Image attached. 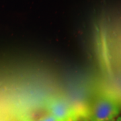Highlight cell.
<instances>
[{
  "instance_id": "obj_1",
  "label": "cell",
  "mask_w": 121,
  "mask_h": 121,
  "mask_svg": "<svg viewBox=\"0 0 121 121\" xmlns=\"http://www.w3.org/2000/svg\"><path fill=\"white\" fill-rule=\"evenodd\" d=\"M119 104L106 95L96 97L90 104L85 115L86 121H106L116 119L120 114Z\"/></svg>"
},
{
  "instance_id": "obj_2",
  "label": "cell",
  "mask_w": 121,
  "mask_h": 121,
  "mask_svg": "<svg viewBox=\"0 0 121 121\" xmlns=\"http://www.w3.org/2000/svg\"><path fill=\"white\" fill-rule=\"evenodd\" d=\"M47 110L56 121H78L76 111L72 106L60 98H51L44 104Z\"/></svg>"
},
{
  "instance_id": "obj_3",
  "label": "cell",
  "mask_w": 121,
  "mask_h": 121,
  "mask_svg": "<svg viewBox=\"0 0 121 121\" xmlns=\"http://www.w3.org/2000/svg\"><path fill=\"white\" fill-rule=\"evenodd\" d=\"M30 121H56L55 118L52 117V114H51L48 112H47V114H44L41 117L36 118V119H31Z\"/></svg>"
},
{
  "instance_id": "obj_4",
  "label": "cell",
  "mask_w": 121,
  "mask_h": 121,
  "mask_svg": "<svg viewBox=\"0 0 121 121\" xmlns=\"http://www.w3.org/2000/svg\"><path fill=\"white\" fill-rule=\"evenodd\" d=\"M116 121H121V116H118L116 118Z\"/></svg>"
},
{
  "instance_id": "obj_5",
  "label": "cell",
  "mask_w": 121,
  "mask_h": 121,
  "mask_svg": "<svg viewBox=\"0 0 121 121\" xmlns=\"http://www.w3.org/2000/svg\"><path fill=\"white\" fill-rule=\"evenodd\" d=\"M116 121V119H112V120H109V121Z\"/></svg>"
},
{
  "instance_id": "obj_6",
  "label": "cell",
  "mask_w": 121,
  "mask_h": 121,
  "mask_svg": "<svg viewBox=\"0 0 121 121\" xmlns=\"http://www.w3.org/2000/svg\"><path fill=\"white\" fill-rule=\"evenodd\" d=\"M83 121H86V120H85V119H83Z\"/></svg>"
}]
</instances>
